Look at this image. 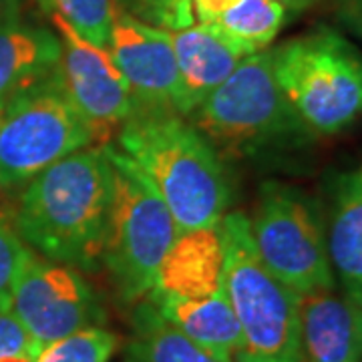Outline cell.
<instances>
[{
  "label": "cell",
  "instance_id": "cell-10",
  "mask_svg": "<svg viewBox=\"0 0 362 362\" xmlns=\"http://www.w3.org/2000/svg\"><path fill=\"white\" fill-rule=\"evenodd\" d=\"M63 45L61 71L66 90L95 131L97 145H107L135 109V97L107 49H99L52 16Z\"/></svg>",
  "mask_w": 362,
  "mask_h": 362
},
{
  "label": "cell",
  "instance_id": "cell-1",
  "mask_svg": "<svg viewBox=\"0 0 362 362\" xmlns=\"http://www.w3.org/2000/svg\"><path fill=\"white\" fill-rule=\"evenodd\" d=\"M109 204L107 145H90L26 181L14 228L35 254L93 272L103 258Z\"/></svg>",
  "mask_w": 362,
  "mask_h": 362
},
{
  "label": "cell",
  "instance_id": "cell-3",
  "mask_svg": "<svg viewBox=\"0 0 362 362\" xmlns=\"http://www.w3.org/2000/svg\"><path fill=\"white\" fill-rule=\"evenodd\" d=\"M189 119L223 161L264 159L314 137L276 81L272 49L244 57Z\"/></svg>",
  "mask_w": 362,
  "mask_h": 362
},
{
  "label": "cell",
  "instance_id": "cell-24",
  "mask_svg": "<svg viewBox=\"0 0 362 362\" xmlns=\"http://www.w3.org/2000/svg\"><path fill=\"white\" fill-rule=\"evenodd\" d=\"M40 344L26 332L11 308H0V361L16 354L37 356Z\"/></svg>",
  "mask_w": 362,
  "mask_h": 362
},
{
  "label": "cell",
  "instance_id": "cell-29",
  "mask_svg": "<svg viewBox=\"0 0 362 362\" xmlns=\"http://www.w3.org/2000/svg\"><path fill=\"white\" fill-rule=\"evenodd\" d=\"M0 362H35V356H33V354H16V356L2 358Z\"/></svg>",
  "mask_w": 362,
  "mask_h": 362
},
{
  "label": "cell",
  "instance_id": "cell-14",
  "mask_svg": "<svg viewBox=\"0 0 362 362\" xmlns=\"http://www.w3.org/2000/svg\"><path fill=\"white\" fill-rule=\"evenodd\" d=\"M183 90V117H189L235 71L244 54L211 25L169 33Z\"/></svg>",
  "mask_w": 362,
  "mask_h": 362
},
{
  "label": "cell",
  "instance_id": "cell-8",
  "mask_svg": "<svg viewBox=\"0 0 362 362\" xmlns=\"http://www.w3.org/2000/svg\"><path fill=\"white\" fill-rule=\"evenodd\" d=\"M250 230L266 268L296 294L337 290L326 246V216L310 194L286 181H264Z\"/></svg>",
  "mask_w": 362,
  "mask_h": 362
},
{
  "label": "cell",
  "instance_id": "cell-12",
  "mask_svg": "<svg viewBox=\"0 0 362 362\" xmlns=\"http://www.w3.org/2000/svg\"><path fill=\"white\" fill-rule=\"evenodd\" d=\"M223 242L220 226L180 230L159 264L147 296L206 298L223 290Z\"/></svg>",
  "mask_w": 362,
  "mask_h": 362
},
{
  "label": "cell",
  "instance_id": "cell-2",
  "mask_svg": "<svg viewBox=\"0 0 362 362\" xmlns=\"http://www.w3.org/2000/svg\"><path fill=\"white\" fill-rule=\"evenodd\" d=\"M117 137L119 151L156 187L180 230L220 226L232 199L230 177L192 121L171 109L135 107Z\"/></svg>",
  "mask_w": 362,
  "mask_h": 362
},
{
  "label": "cell",
  "instance_id": "cell-11",
  "mask_svg": "<svg viewBox=\"0 0 362 362\" xmlns=\"http://www.w3.org/2000/svg\"><path fill=\"white\" fill-rule=\"evenodd\" d=\"M107 51L135 97V107L181 113L183 90L168 30L117 8Z\"/></svg>",
  "mask_w": 362,
  "mask_h": 362
},
{
  "label": "cell",
  "instance_id": "cell-4",
  "mask_svg": "<svg viewBox=\"0 0 362 362\" xmlns=\"http://www.w3.org/2000/svg\"><path fill=\"white\" fill-rule=\"evenodd\" d=\"M220 233L226 254L223 292L242 332L233 362H304L302 296L266 268L246 214H226Z\"/></svg>",
  "mask_w": 362,
  "mask_h": 362
},
{
  "label": "cell",
  "instance_id": "cell-23",
  "mask_svg": "<svg viewBox=\"0 0 362 362\" xmlns=\"http://www.w3.org/2000/svg\"><path fill=\"white\" fill-rule=\"evenodd\" d=\"M30 247L11 226L0 221V308H11L14 286L23 272Z\"/></svg>",
  "mask_w": 362,
  "mask_h": 362
},
{
  "label": "cell",
  "instance_id": "cell-27",
  "mask_svg": "<svg viewBox=\"0 0 362 362\" xmlns=\"http://www.w3.org/2000/svg\"><path fill=\"white\" fill-rule=\"evenodd\" d=\"M23 0H0V28L21 21Z\"/></svg>",
  "mask_w": 362,
  "mask_h": 362
},
{
  "label": "cell",
  "instance_id": "cell-18",
  "mask_svg": "<svg viewBox=\"0 0 362 362\" xmlns=\"http://www.w3.org/2000/svg\"><path fill=\"white\" fill-rule=\"evenodd\" d=\"M123 362H221L199 349L143 298L131 314V334L123 344Z\"/></svg>",
  "mask_w": 362,
  "mask_h": 362
},
{
  "label": "cell",
  "instance_id": "cell-31",
  "mask_svg": "<svg viewBox=\"0 0 362 362\" xmlns=\"http://www.w3.org/2000/svg\"><path fill=\"white\" fill-rule=\"evenodd\" d=\"M0 113H2V111H0Z\"/></svg>",
  "mask_w": 362,
  "mask_h": 362
},
{
  "label": "cell",
  "instance_id": "cell-5",
  "mask_svg": "<svg viewBox=\"0 0 362 362\" xmlns=\"http://www.w3.org/2000/svg\"><path fill=\"white\" fill-rule=\"evenodd\" d=\"M107 156L111 161V204L101 266L119 298L137 304L151 292L159 264L175 242L180 226L129 157L109 143Z\"/></svg>",
  "mask_w": 362,
  "mask_h": 362
},
{
  "label": "cell",
  "instance_id": "cell-20",
  "mask_svg": "<svg viewBox=\"0 0 362 362\" xmlns=\"http://www.w3.org/2000/svg\"><path fill=\"white\" fill-rule=\"evenodd\" d=\"M39 4L49 18L65 21L81 39L107 49L117 11L115 0H39Z\"/></svg>",
  "mask_w": 362,
  "mask_h": 362
},
{
  "label": "cell",
  "instance_id": "cell-28",
  "mask_svg": "<svg viewBox=\"0 0 362 362\" xmlns=\"http://www.w3.org/2000/svg\"><path fill=\"white\" fill-rule=\"evenodd\" d=\"M282 2L286 4V8L292 11V13H300L310 4V0H282Z\"/></svg>",
  "mask_w": 362,
  "mask_h": 362
},
{
  "label": "cell",
  "instance_id": "cell-30",
  "mask_svg": "<svg viewBox=\"0 0 362 362\" xmlns=\"http://www.w3.org/2000/svg\"><path fill=\"white\" fill-rule=\"evenodd\" d=\"M354 175H356V181H358V185L362 187V168L358 171H354Z\"/></svg>",
  "mask_w": 362,
  "mask_h": 362
},
{
  "label": "cell",
  "instance_id": "cell-19",
  "mask_svg": "<svg viewBox=\"0 0 362 362\" xmlns=\"http://www.w3.org/2000/svg\"><path fill=\"white\" fill-rule=\"evenodd\" d=\"M286 18L288 8L282 0H240L209 25L244 57H250L270 47Z\"/></svg>",
  "mask_w": 362,
  "mask_h": 362
},
{
  "label": "cell",
  "instance_id": "cell-26",
  "mask_svg": "<svg viewBox=\"0 0 362 362\" xmlns=\"http://www.w3.org/2000/svg\"><path fill=\"white\" fill-rule=\"evenodd\" d=\"M338 18L352 35L362 39V0H340Z\"/></svg>",
  "mask_w": 362,
  "mask_h": 362
},
{
  "label": "cell",
  "instance_id": "cell-17",
  "mask_svg": "<svg viewBox=\"0 0 362 362\" xmlns=\"http://www.w3.org/2000/svg\"><path fill=\"white\" fill-rule=\"evenodd\" d=\"M63 45L45 26L16 21L0 28V111L21 90L61 66Z\"/></svg>",
  "mask_w": 362,
  "mask_h": 362
},
{
  "label": "cell",
  "instance_id": "cell-9",
  "mask_svg": "<svg viewBox=\"0 0 362 362\" xmlns=\"http://www.w3.org/2000/svg\"><path fill=\"white\" fill-rule=\"evenodd\" d=\"M11 310L40 346L107 322L103 302L81 270L33 250L14 286Z\"/></svg>",
  "mask_w": 362,
  "mask_h": 362
},
{
  "label": "cell",
  "instance_id": "cell-22",
  "mask_svg": "<svg viewBox=\"0 0 362 362\" xmlns=\"http://www.w3.org/2000/svg\"><path fill=\"white\" fill-rule=\"evenodd\" d=\"M115 4L131 16L168 33L195 25L192 0H115Z\"/></svg>",
  "mask_w": 362,
  "mask_h": 362
},
{
  "label": "cell",
  "instance_id": "cell-25",
  "mask_svg": "<svg viewBox=\"0 0 362 362\" xmlns=\"http://www.w3.org/2000/svg\"><path fill=\"white\" fill-rule=\"evenodd\" d=\"M240 0H192V11L194 18L199 21V25L214 23L220 14L230 11Z\"/></svg>",
  "mask_w": 362,
  "mask_h": 362
},
{
  "label": "cell",
  "instance_id": "cell-21",
  "mask_svg": "<svg viewBox=\"0 0 362 362\" xmlns=\"http://www.w3.org/2000/svg\"><path fill=\"white\" fill-rule=\"evenodd\" d=\"M121 340L105 326H90L40 346L35 362H109Z\"/></svg>",
  "mask_w": 362,
  "mask_h": 362
},
{
  "label": "cell",
  "instance_id": "cell-13",
  "mask_svg": "<svg viewBox=\"0 0 362 362\" xmlns=\"http://www.w3.org/2000/svg\"><path fill=\"white\" fill-rule=\"evenodd\" d=\"M304 362H362V304L334 290L302 296Z\"/></svg>",
  "mask_w": 362,
  "mask_h": 362
},
{
  "label": "cell",
  "instance_id": "cell-7",
  "mask_svg": "<svg viewBox=\"0 0 362 362\" xmlns=\"http://www.w3.org/2000/svg\"><path fill=\"white\" fill-rule=\"evenodd\" d=\"M90 145H97L95 131L71 99L59 66L0 113V189L26 183Z\"/></svg>",
  "mask_w": 362,
  "mask_h": 362
},
{
  "label": "cell",
  "instance_id": "cell-16",
  "mask_svg": "<svg viewBox=\"0 0 362 362\" xmlns=\"http://www.w3.org/2000/svg\"><path fill=\"white\" fill-rule=\"evenodd\" d=\"M171 326L221 362H233L242 332L226 292L206 298L147 296Z\"/></svg>",
  "mask_w": 362,
  "mask_h": 362
},
{
  "label": "cell",
  "instance_id": "cell-15",
  "mask_svg": "<svg viewBox=\"0 0 362 362\" xmlns=\"http://www.w3.org/2000/svg\"><path fill=\"white\" fill-rule=\"evenodd\" d=\"M326 246L342 294L362 304V187L352 173H340L330 185Z\"/></svg>",
  "mask_w": 362,
  "mask_h": 362
},
{
  "label": "cell",
  "instance_id": "cell-6",
  "mask_svg": "<svg viewBox=\"0 0 362 362\" xmlns=\"http://www.w3.org/2000/svg\"><path fill=\"white\" fill-rule=\"evenodd\" d=\"M272 51L280 89L314 135L362 121V52L340 33L318 26Z\"/></svg>",
  "mask_w": 362,
  "mask_h": 362
}]
</instances>
